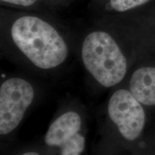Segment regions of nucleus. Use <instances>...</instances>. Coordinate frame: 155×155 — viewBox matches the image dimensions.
Instances as JSON below:
<instances>
[{
	"label": "nucleus",
	"mask_w": 155,
	"mask_h": 155,
	"mask_svg": "<svg viewBox=\"0 0 155 155\" xmlns=\"http://www.w3.org/2000/svg\"><path fill=\"white\" fill-rule=\"evenodd\" d=\"M9 37L23 57L38 69L57 68L68 56V45L59 30L36 15L17 17L10 25Z\"/></svg>",
	"instance_id": "obj_1"
},
{
	"label": "nucleus",
	"mask_w": 155,
	"mask_h": 155,
	"mask_svg": "<svg viewBox=\"0 0 155 155\" xmlns=\"http://www.w3.org/2000/svg\"><path fill=\"white\" fill-rule=\"evenodd\" d=\"M81 55L88 72L104 88L116 86L127 75V58L107 31L96 30L89 32L83 39Z\"/></svg>",
	"instance_id": "obj_2"
},
{
	"label": "nucleus",
	"mask_w": 155,
	"mask_h": 155,
	"mask_svg": "<svg viewBox=\"0 0 155 155\" xmlns=\"http://www.w3.org/2000/svg\"><path fill=\"white\" fill-rule=\"evenodd\" d=\"M35 96L32 83L20 77L6 79L0 86V134L12 133L22 122Z\"/></svg>",
	"instance_id": "obj_3"
},
{
	"label": "nucleus",
	"mask_w": 155,
	"mask_h": 155,
	"mask_svg": "<svg viewBox=\"0 0 155 155\" xmlns=\"http://www.w3.org/2000/svg\"><path fill=\"white\" fill-rule=\"evenodd\" d=\"M108 116L119 131L128 141L140 137L145 124L146 114L142 104L128 89L116 90L110 97L107 106Z\"/></svg>",
	"instance_id": "obj_4"
},
{
	"label": "nucleus",
	"mask_w": 155,
	"mask_h": 155,
	"mask_svg": "<svg viewBox=\"0 0 155 155\" xmlns=\"http://www.w3.org/2000/svg\"><path fill=\"white\" fill-rule=\"evenodd\" d=\"M83 119L78 112L70 110L58 116L50 125L45 136V142L49 147H58L65 141L81 132Z\"/></svg>",
	"instance_id": "obj_5"
},
{
	"label": "nucleus",
	"mask_w": 155,
	"mask_h": 155,
	"mask_svg": "<svg viewBox=\"0 0 155 155\" xmlns=\"http://www.w3.org/2000/svg\"><path fill=\"white\" fill-rule=\"evenodd\" d=\"M129 91L145 106H155V67H141L134 71Z\"/></svg>",
	"instance_id": "obj_6"
},
{
	"label": "nucleus",
	"mask_w": 155,
	"mask_h": 155,
	"mask_svg": "<svg viewBox=\"0 0 155 155\" xmlns=\"http://www.w3.org/2000/svg\"><path fill=\"white\" fill-rule=\"evenodd\" d=\"M86 145L83 134L79 132L63 143L61 147V155H81Z\"/></svg>",
	"instance_id": "obj_7"
},
{
	"label": "nucleus",
	"mask_w": 155,
	"mask_h": 155,
	"mask_svg": "<svg viewBox=\"0 0 155 155\" xmlns=\"http://www.w3.org/2000/svg\"><path fill=\"white\" fill-rule=\"evenodd\" d=\"M150 0H108V6L111 10L124 12L138 7L148 2Z\"/></svg>",
	"instance_id": "obj_8"
},
{
	"label": "nucleus",
	"mask_w": 155,
	"mask_h": 155,
	"mask_svg": "<svg viewBox=\"0 0 155 155\" xmlns=\"http://www.w3.org/2000/svg\"><path fill=\"white\" fill-rule=\"evenodd\" d=\"M39 0H1L2 2L21 7H31L38 2Z\"/></svg>",
	"instance_id": "obj_9"
},
{
	"label": "nucleus",
	"mask_w": 155,
	"mask_h": 155,
	"mask_svg": "<svg viewBox=\"0 0 155 155\" xmlns=\"http://www.w3.org/2000/svg\"><path fill=\"white\" fill-rule=\"evenodd\" d=\"M22 155H40L38 152H25L24 154H22Z\"/></svg>",
	"instance_id": "obj_10"
}]
</instances>
